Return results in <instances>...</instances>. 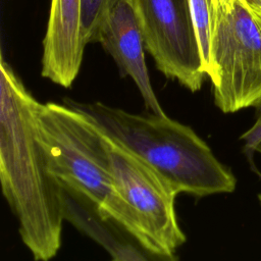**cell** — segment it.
I'll use <instances>...</instances> for the list:
<instances>
[{"mask_svg":"<svg viewBox=\"0 0 261 261\" xmlns=\"http://www.w3.org/2000/svg\"><path fill=\"white\" fill-rule=\"evenodd\" d=\"M194 29L198 38L204 70L207 75L210 42V5L209 0H189Z\"/></svg>","mask_w":261,"mask_h":261,"instance_id":"10","label":"cell"},{"mask_svg":"<svg viewBox=\"0 0 261 261\" xmlns=\"http://www.w3.org/2000/svg\"><path fill=\"white\" fill-rule=\"evenodd\" d=\"M145 48L157 68L191 92L206 76L189 0H132Z\"/></svg>","mask_w":261,"mask_h":261,"instance_id":"6","label":"cell"},{"mask_svg":"<svg viewBox=\"0 0 261 261\" xmlns=\"http://www.w3.org/2000/svg\"><path fill=\"white\" fill-rule=\"evenodd\" d=\"M98 42L111 55L121 75L135 82L146 107L152 113L165 114L150 82L144 39L132 0L116 1L100 29Z\"/></svg>","mask_w":261,"mask_h":261,"instance_id":"7","label":"cell"},{"mask_svg":"<svg viewBox=\"0 0 261 261\" xmlns=\"http://www.w3.org/2000/svg\"><path fill=\"white\" fill-rule=\"evenodd\" d=\"M111 261H122V260L119 259V258H114V259H112Z\"/></svg>","mask_w":261,"mask_h":261,"instance_id":"14","label":"cell"},{"mask_svg":"<svg viewBox=\"0 0 261 261\" xmlns=\"http://www.w3.org/2000/svg\"><path fill=\"white\" fill-rule=\"evenodd\" d=\"M256 153H259V154H261V144L257 147V149H256Z\"/></svg>","mask_w":261,"mask_h":261,"instance_id":"12","label":"cell"},{"mask_svg":"<svg viewBox=\"0 0 261 261\" xmlns=\"http://www.w3.org/2000/svg\"><path fill=\"white\" fill-rule=\"evenodd\" d=\"M256 108L258 111L254 123L240 137V140L243 142V154L246 156L252 168H255L253 160L256 149L261 144V104Z\"/></svg>","mask_w":261,"mask_h":261,"instance_id":"11","label":"cell"},{"mask_svg":"<svg viewBox=\"0 0 261 261\" xmlns=\"http://www.w3.org/2000/svg\"><path fill=\"white\" fill-rule=\"evenodd\" d=\"M40 102L1 55L0 180L35 261H50L61 247L66 213L63 187L51 174L36 135Z\"/></svg>","mask_w":261,"mask_h":261,"instance_id":"1","label":"cell"},{"mask_svg":"<svg viewBox=\"0 0 261 261\" xmlns=\"http://www.w3.org/2000/svg\"><path fill=\"white\" fill-rule=\"evenodd\" d=\"M35 124L48 169L63 189L84 196L101 219L116 222L142 246L140 223L116 188L99 126L83 111L53 102L40 103Z\"/></svg>","mask_w":261,"mask_h":261,"instance_id":"3","label":"cell"},{"mask_svg":"<svg viewBox=\"0 0 261 261\" xmlns=\"http://www.w3.org/2000/svg\"><path fill=\"white\" fill-rule=\"evenodd\" d=\"M117 0H81V28L84 43L98 42L100 29Z\"/></svg>","mask_w":261,"mask_h":261,"instance_id":"9","label":"cell"},{"mask_svg":"<svg viewBox=\"0 0 261 261\" xmlns=\"http://www.w3.org/2000/svg\"><path fill=\"white\" fill-rule=\"evenodd\" d=\"M207 76L215 105L233 113L261 104V9L249 0H209Z\"/></svg>","mask_w":261,"mask_h":261,"instance_id":"4","label":"cell"},{"mask_svg":"<svg viewBox=\"0 0 261 261\" xmlns=\"http://www.w3.org/2000/svg\"><path fill=\"white\" fill-rule=\"evenodd\" d=\"M64 103L87 114L106 135L160 172L179 193H232L237 178L190 126L166 114H135L102 102Z\"/></svg>","mask_w":261,"mask_h":261,"instance_id":"2","label":"cell"},{"mask_svg":"<svg viewBox=\"0 0 261 261\" xmlns=\"http://www.w3.org/2000/svg\"><path fill=\"white\" fill-rule=\"evenodd\" d=\"M104 135L116 188L140 223L142 247L152 254L170 257L186 242L174 207L178 192L151 165Z\"/></svg>","mask_w":261,"mask_h":261,"instance_id":"5","label":"cell"},{"mask_svg":"<svg viewBox=\"0 0 261 261\" xmlns=\"http://www.w3.org/2000/svg\"><path fill=\"white\" fill-rule=\"evenodd\" d=\"M257 198H258V202H259V204L261 205V193H259V194H258Z\"/></svg>","mask_w":261,"mask_h":261,"instance_id":"13","label":"cell"},{"mask_svg":"<svg viewBox=\"0 0 261 261\" xmlns=\"http://www.w3.org/2000/svg\"><path fill=\"white\" fill-rule=\"evenodd\" d=\"M81 28V0H51L43 40L44 77L69 88L79 74L84 50Z\"/></svg>","mask_w":261,"mask_h":261,"instance_id":"8","label":"cell"}]
</instances>
